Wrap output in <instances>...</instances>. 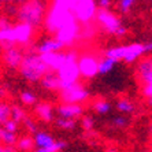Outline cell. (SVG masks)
Here are the masks:
<instances>
[{
  "label": "cell",
  "mask_w": 152,
  "mask_h": 152,
  "mask_svg": "<svg viewBox=\"0 0 152 152\" xmlns=\"http://www.w3.org/2000/svg\"><path fill=\"white\" fill-rule=\"evenodd\" d=\"M40 55H41L42 60L45 62V64L48 66V69L53 71H58L64 64V62L67 60V52H62V50L53 51V52L40 53Z\"/></svg>",
  "instance_id": "cell-13"
},
{
  "label": "cell",
  "mask_w": 152,
  "mask_h": 152,
  "mask_svg": "<svg viewBox=\"0 0 152 152\" xmlns=\"http://www.w3.org/2000/svg\"><path fill=\"white\" fill-rule=\"evenodd\" d=\"M78 66L81 71V77L84 78H93L96 74H99V60L93 55L89 53L81 55L78 59Z\"/></svg>",
  "instance_id": "cell-10"
},
{
  "label": "cell",
  "mask_w": 152,
  "mask_h": 152,
  "mask_svg": "<svg viewBox=\"0 0 152 152\" xmlns=\"http://www.w3.org/2000/svg\"><path fill=\"white\" fill-rule=\"evenodd\" d=\"M34 28L25 22H19L15 26H6L0 28V40L3 48L12 44H28L33 37Z\"/></svg>",
  "instance_id": "cell-3"
},
{
  "label": "cell",
  "mask_w": 152,
  "mask_h": 152,
  "mask_svg": "<svg viewBox=\"0 0 152 152\" xmlns=\"http://www.w3.org/2000/svg\"><path fill=\"white\" fill-rule=\"evenodd\" d=\"M59 97L64 103H82L89 97V91L84 85L75 82L59 89Z\"/></svg>",
  "instance_id": "cell-9"
},
{
  "label": "cell",
  "mask_w": 152,
  "mask_h": 152,
  "mask_svg": "<svg viewBox=\"0 0 152 152\" xmlns=\"http://www.w3.org/2000/svg\"><path fill=\"white\" fill-rule=\"evenodd\" d=\"M56 113L59 117H64V118H80L84 113L82 107L80 106V103H64L56 107Z\"/></svg>",
  "instance_id": "cell-14"
},
{
  "label": "cell",
  "mask_w": 152,
  "mask_h": 152,
  "mask_svg": "<svg viewBox=\"0 0 152 152\" xmlns=\"http://www.w3.org/2000/svg\"><path fill=\"white\" fill-rule=\"evenodd\" d=\"M19 97H21V102L23 103L25 106H33V104H36V102H37L36 95L33 92H30V91H23V92H21Z\"/></svg>",
  "instance_id": "cell-24"
},
{
  "label": "cell",
  "mask_w": 152,
  "mask_h": 152,
  "mask_svg": "<svg viewBox=\"0 0 152 152\" xmlns=\"http://www.w3.org/2000/svg\"><path fill=\"white\" fill-rule=\"evenodd\" d=\"M33 147H34V138L32 137H22L17 142V148L21 151H30Z\"/></svg>",
  "instance_id": "cell-23"
},
{
  "label": "cell",
  "mask_w": 152,
  "mask_h": 152,
  "mask_svg": "<svg viewBox=\"0 0 152 152\" xmlns=\"http://www.w3.org/2000/svg\"><path fill=\"white\" fill-rule=\"evenodd\" d=\"M3 3H7V1H15V3H23L26 0H1Z\"/></svg>",
  "instance_id": "cell-35"
},
{
  "label": "cell",
  "mask_w": 152,
  "mask_h": 152,
  "mask_svg": "<svg viewBox=\"0 0 152 152\" xmlns=\"http://www.w3.org/2000/svg\"><path fill=\"white\" fill-rule=\"evenodd\" d=\"M64 42H62L60 40L55 39H47L44 41H41L39 45L36 47V51L39 53H47V52H53V51H60L64 48Z\"/></svg>",
  "instance_id": "cell-16"
},
{
  "label": "cell",
  "mask_w": 152,
  "mask_h": 152,
  "mask_svg": "<svg viewBox=\"0 0 152 152\" xmlns=\"http://www.w3.org/2000/svg\"><path fill=\"white\" fill-rule=\"evenodd\" d=\"M111 125L114 127H118V129H124V127L129 126V119L125 115H117L111 119Z\"/></svg>",
  "instance_id": "cell-25"
},
{
  "label": "cell",
  "mask_w": 152,
  "mask_h": 152,
  "mask_svg": "<svg viewBox=\"0 0 152 152\" xmlns=\"http://www.w3.org/2000/svg\"><path fill=\"white\" fill-rule=\"evenodd\" d=\"M111 103L108 102V100H104V99H99L96 100L95 103H93V111H95L96 114H99V115H107V114L111 111Z\"/></svg>",
  "instance_id": "cell-19"
},
{
  "label": "cell",
  "mask_w": 152,
  "mask_h": 152,
  "mask_svg": "<svg viewBox=\"0 0 152 152\" xmlns=\"http://www.w3.org/2000/svg\"><path fill=\"white\" fill-rule=\"evenodd\" d=\"M115 107L121 114H130L134 111V106L129 99H119L115 104Z\"/></svg>",
  "instance_id": "cell-22"
},
{
  "label": "cell",
  "mask_w": 152,
  "mask_h": 152,
  "mask_svg": "<svg viewBox=\"0 0 152 152\" xmlns=\"http://www.w3.org/2000/svg\"><path fill=\"white\" fill-rule=\"evenodd\" d=\"M117 62H118L117 59H113V58H108V56L102 59L99 62V74L106 75V74H108V73H111L114 66L117 64Z\"/></svg>",
  "instance_id": "cell-18"
},
{
  "label": "cell",
  "mask_w": 152,
  "mask_h": 152,
  "mask_svg": "<svg viewBox=\"0 0 152 152\" xmlns=\"http://www.w3.org/2000/svg\"><path fill=\"white\" fill-rule=\"evenodd\" d=\"M34 113L44 122H51L53 119V108L48 103H39V104H36Z\"/></svg>",
  "instance_id": "cell-17"
},
{
  "label": "cell",
  "mask_w": 152,
  "mask_h": 152,
  "mask_svg": "<svg viewBox=\"0 0 152 152\" xmlns=\"http://www.w3.org/2000/svg\"><path fill=\"white\" fill-rule=\"evenodd\" d=\"M136 75L140 84H151L152 82V56H145L138 60L136 67Z\"/></svg>",
  "instance_id": "cell-12"
},
{
  "label": "cell",
  "mask_w": 152,
  "mask_h": 152,
  "mask_svg": "<svg viewBox=\"0 0 152 152\" xmlns=\"http://www.w3.org/2000/svg\"><path fill=\"white\" fill-rule=\"evenodd\" d=\"M151 129H152V126H151Z\"/></svg>",
  "instance_id": "cell-38"
},
{
  "label": "cell",
  "mask_w": 152,
  "mask_h": 152,
  "mask_svg": "<svg viewBox=\"0 0 152 152\" xmlns=\"http://www.w3.org/2000/svg\"><path fill=\"white\" fill-rule=\"evenodd\" d=\"M48 70L50 69L39 52L28 53L23 56L22 64L19 67V74L29 82H39Z\"/></svg>",
  "instance_id": "cell-4"
},
{
  "label": "cell",
  "mask_w": 152,
  "mask_h": 152,
  "mask_svg": "<svg viewBox=\"0 0 152 152\" xmlns=\"http://www.w3.org/2000/svg\"><path fill=\"white\" fill-rule=\"evenodd\" d=\"M0 149H1V151H14V148H11V147H1V148H0Z\"/></svg>",
  "instance_id": "cell-36"
},
{
  "label": "cell",
  "mask_w": 152,
  "mask_h": 152,
  "mask_svg": "<svg viewBox=\"0 0 152 152\" xmlns=\"http://www.w3.org/2000/svg\"><path fill=\"white\" fill-rule=\"evenodd\" d=\"M11 118L21 124V122H23V119L26 118V117H25V111L22 110L21 107L12 106V107H11Z\"/></svg>",
  "instance_id": "cell-26"
},
{
  "label": "cell",
  "mask_w": 152,
  "mask_h": 152,
  "mask_svg": "<svg viewBox=\"0 0 152 152\" xmlns=\"http://www.w3.org/2000/svg\"><path fill=\"white\" fill-rule=\"evenodd\" d=\"M44 22L47 32L55 34L64 45H71L80 36V21L73 11L70 0H52Z\"/></svg>",
  "instance_id": "cell-1"
},
{
  "label": "cell",
  "mask_w": 152,
  "mask_h": 152,
  "mask_svg": "<svg viewBox=\"0 0 152 152\" xmlns=\"http://www.w3.org/2000/svg\"><path fill=\"white\" fill-rule=\"evenodd\" d=\"M18 124H19V122H17L15 119H12V118H8V119L3 124V127H4V129H7V130H10V132H15V133H17Z\"/></svg>",
  "instance_id": "cell-30"
},
{
  "label": "cell",
  "mask_w": 152,
  "mask_h": 152,
  "mask_svg": "<svg viewBox=\"0 0 152 152\" xmlns=\"http://www.w3.org/2000/svg\"><path fill=\"white\" fill-rule=\"evenodd\" d=\"M8 118H11V107L6 103H1V106H0V122H1V125Z\"/></svg>",
  "instance_id": "cell-27"
},
{
  "label": "cell",
  "mask_w": 152,
  "mask_h": 152,
  "mask_svg": "<svg viewBox=\"0 0 152 152\" xmlns=\"http://www.w3.org/2000/svg\"><path fill=\"white\" fill-rule=\"evenodd\" d=\"M0 140H1V142L4 145H14L18 142L15 132H10L7 129H4V127L0 130Z\"/></svg>",
  "instance_id": "cell-20"
},
{
  "label": "cell",
  "mask_w": 152,
  "mask_h": 152,
  "mask_svg": "<svg viewBox=\"0 0 152 152\" xmlns=\"http://www.w3.org/2000/svg\"><path fill=\"white\" fill-rule=\"evenodd\" d=\"M55 125L60 129H64V130H73L77 126V122H75V119H71V118L58 117L55 119Z\"/></svg>",
  "instance_id": "cell-21"
},
{
  "label": "cell",
  "mask_w": 152,
  "mask_h": 152,
  "mask_svg": "<svg viewBox=\"0 0 152 152\" xmlns=\"http://www.w3.org/2000/svg\"><path fill=\"white\" fill-rule=\"evenodd\" d=\"M145 48H147V52H152V41L147 42V44H145Z\"/></svg>",
  "instance_id": "cell-34"
},
{
  "label": "cell",
  "mask_w": 152,
  "mask_h": 152,
  "mask_svg": "<svg viewBox=\"0 0 152 152\" xmlns=\"http://www.w3.org/2000/svg\"><path fill=\"white\" fill-rule=\"evenodd\" d=\"M4 53H3V60H4V64L7 66L8 69L11 70H19L22 64V60H23V53L19 48L14 45H7L3 48Z\"/></svg>",
  "instance_id": "cell-11"
},
{
  "label": "cell",
  "mask_w": 152,
  "mask_h": 152,
  "mask_svg": "<svg viewBox=\"0 0 152 152\" xmlns=\"http://www.w3.org/2000/svg\"><path fill=\"white\" fill-rule=\"evenodd\" d=\"M95 18L97 23L107 33L117 36V37H122V36L126 34L127 29L125 28V25L122 23L119 18L114 14L113 11H110V8H97Z\"/></svg>",
  "instance_id": "cell-6"
},
{
  "label": "cell",
  "mask_w": 152,
  "mask_h": 152,
  "mask_svg": "<svg viewBox=\"0 0 152 152\" xmlns=\"http://www.w3.org/2000/svg\"><path fill=\"white\" fill-rule=\"evenodd\" d=\"M134 3H136V0H119L118 8H119V11L122 14H127V12L132 10V7H133Z\"/></svg>",
  "instance_id": "cell-28"
},
{
  "label": "cell",
  "mask_w": 152,
  "mask_h": 152,
  "mask_svg": "<svg viewBox=\"0 0 152 152\" xmlns=\"http://www.w3.org/2000/svg\"><path fill=\"white\" fill-rule=\"evenodd\" d=\"M70 1H71V4H73V3H75V1H78V0H70Z\"/></svg>",
  "instance_id": "cell-37"
},
{
  "label": "cell",
  "mask_w": 152,
  "mask_h": 152,
  "mask_svg": "<svg viewBox=\"0 0 152 152\" xmlns=\"http://www.w3.org/2000/svg\"><path fill=\"white\" fill-rule=\"evenodd\" d=\"M93 124H95V121H93L92 117H84L81 119V126L84 127L85 130H91L93 127Z\"/></svg>",
  "instance_id": "cell-31"
},
{
  "label": "cell",
  "mask_w": 152,
  "mask_h": 152,
  "mask_svg": "<svg viewBox=\"0 0 152 152\" xmlns=\"http://www.w3.org/2000/svg\"><path fill=\"white\" fill-rule=\"evenodd\" d=\"M96 3H97L99 8H110L113 1L111 0H96Z\"/></svg>",
  "instance_id": "cell-33"
},
{
  "label": "cell",
  "mask_w": 152,
  "mask_h": 152,
  "mask_svg": "<svg viewBox=\"0 0 152 152\" xmlns=\"http://www.w3.org/2000/svg\"><path fill=\"white\" fill-rule=\"evenodd\" d=\"M34 147L37 152H56L67 147L66 141H56L48 132L40 130L34 133Z\"/></svg>",
  "instance_id": "cell-8"
},
{
  "label": "cell",
  "mask_w": 152,
  "mask_h": 152,
  "mask_svg": "<svg viewBox=\"0 0 152 152\" xmlns=\"http://www.w3.org/2000/svg\"><path fill=\"white\" fill-rule=\"evenodd\" d=\"M23 125H25L26 129H28L30 133H33V134H34L36 132H39V130H37V126H36V124L33 122V119H30V118L26 117L25 119H23Z\"/></svg>",
  "instance_id": "cell-32"
},
{
  "label": "cell",
  "mask_w": 152,
  "mask_h": 152,
  "mask_svg": "<svg viewBox=\"0 0 152 152\" xmlns=\"http://www.w3.org/2000/svg\"><path fill=\"white\" fill-rule=\"evenodd\" d=\"M145 52H147L145 44L133 42V44H129V45H119L108 48L104 52V55L117 60H124L126 63H134V62L141 59Z\"/></svg>",
  "instance_id": "cell-5"
},
{
  "label": "cell",
  "mask_w": 152,
  "mask_h": 152,
  "mask_svg": "<svg viewBox=\"0 0 152 152\" xmlns=\"http://www.w3.org/2000/svg\"><path fill=\"white\" fill-rule=\"evenodd\" d=\"M141 89H142V95H144V97L148 100L149 104H152V82L151 84L141 85Z\"/></svg>",
  "instance_id": "cell-29"
},
{
  "label": "cell",
  "mask_w": 152,
  "mask_h": 152,
  "mask_svg": "<svg viewBox=\"0 0 152 152\" xmlns=\"http://www.w3.org/2000/svg\"><path fill=\"white\" fill-rule=\"evenodd\" d=\"M47 3L45 0H26L18 7L17 18L19 22H25L33 28H39L47 17Z\"/></svg>",
  "instance_id": "cell-2"
},
{
  "label": "cell",
  "mask_w": 152,
  "mask_h": 152,
  "mask_svg": "<svg viewBox=\"0 0 152 152\" xmlns=\"http://www.w3.org/2000/svg\"><path fill=\"white\" fill-rule=\"evenodd\" d=\"M41 86L47 91H59L60 89V78L58 75V71L48 70L44 74V77L40 80Z\"/></svg>",
  "instance_id": "cell-15"
},
{
  "label": "cell",
  "mask_w": 152,
  "mask_h": 152,
  "mask_svg": "<svg viewBox=\"0 0 152 152\" xmlns=\"http://www.w3.org/2000/svg\"><path fill=\"white\" fill-rule=\"evenodd\" d=\"M58 75L60 78V89L78 82V78L81 77V71L78 66V55L75 51H67V60L58 70Z\"/></svg>",
  "instance_id": "cell-7"
}]
</instances>
